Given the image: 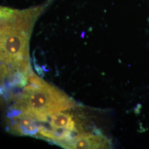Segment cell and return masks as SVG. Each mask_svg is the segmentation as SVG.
<instances>
[{
    "mask_svg": "<svg viewBox=\"0 0 149 149\" xmlns=\"http://www.w3.org/2000/svg\"><path fill=\"white\" fill-rule=\"evenodd\" d=\"M76 103L62 91L46 82L33 88L26 86L13 109L40 122H46L50 116L74 108Z\"/></svg>",
    "mask_w": 149,
    "mask_h": 149,
    "instance_id": "cell-1",
    "label": "cell"
},
{
    "mask_svg": "<svg viewBox=\"0 0 149 149\" xmlns=\"http://www.w3.org/2000/svg\"><path fill=\"white\" fill-rule=\"evenodd\" d=\"M110 141L97 130L94 133H82L79 135L71 146V149H108Z\"/></svg>",
    "mask_w": 149,
    "mask_h": 149,
    "instance_id": "cell-2",
    "label": "cell"
},
{
    "mask_svg": "<svg viewBox=\"0 0 149 149\" xmlns=\"http://www.w3.org/2000/svg\"><path fill=\"white\" fill-rule=\"evenodd\" d=\"M52 129H67L72 131L84 132L80 120H76L69 113L61 112L48 118L47 121Z\"/></svg>",
    "mask_w": 149,
    "mask_h": 149,
    "instance_id": "cell-3",
    "label": "cell"
},
{
    "mask_svg": "<svg viewBox=\"0 0 149 149\" xmlns=\"http://www.w3.org/2000/svg\"><path fill=\"white\" fill-rule=\"evenodd\" d=\"M16 10L0 6V21L8 19L15 13Z\"/></svg>",
    "mask_w": 149,
    "mask_h": 149,
    "instance_id": "cell-4",
    "label": "cell"
}]
</instances>
